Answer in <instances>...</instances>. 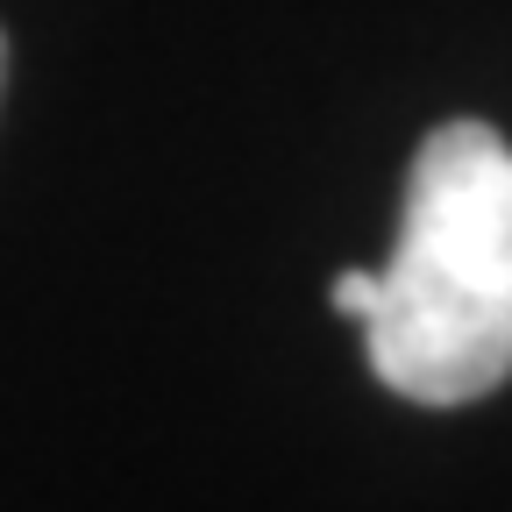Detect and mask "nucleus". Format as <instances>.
Wrapping results in <instances>:
<instances>
[{
    "mask_svg": "<svg viewBox=\"0 0 512 512\" xmlns=\"http://www.w3.org/2000/svg\"><path fill=\"white\" fill-rule=\"evenodd\" d=\"M0 86H8V36H0Z\"/></svg>",
    "mask_w": 512,
    "mask_h": 512,
    "instance_id": "3",
    "label": "nucleus"
},
{
    "mask_svg": "<svg viewBox=\"0 0 512 512\" xmlns=\"http://www.w3.org/2000/svg\"><path fill=\"white\" fill-rule=\"evenodd\" d=\"M335 313H349L356 328H363V320L377 313V271H342L335 278Z\"/></svg>",
    "mask_w": 512,
    "mask_h": 512,
    "instance_id": "2",
    "label": "nucleus"
},
{
    "mask_svg": "<svg viewBox=\"0 0 512 512\" xmlns=\"http://www.w3.org/2000/svg\"><path fill=\"white\" fill-rule=\"evenodd\" d=\"M363 342L413 406H470L512 377V143L498 128L441 121L420 143Z\"/></svg>",
    "mask_w": 512,
    "mask_h": 512,
    "instance_id": "1",
    "label": "nucleus"
}]
</instances>
